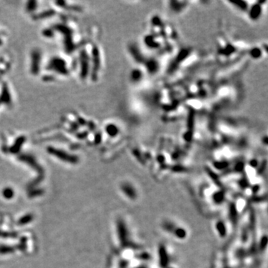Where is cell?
I'll return each mask as SVG.
<instances>
[{
    "label": "cell",
    "mask_w": 268,
    "mask_h": 268,
    "mask_svg": "<svg viewBox=\"0 0 268 268\" xmlns=\"http://www.w3.org/2000/svg\"><path fill=\"white\" fill-rule=\"evenodd\" d=\"M189 3V2L184 1H170L168 2V7L172 11V13L179 14L187 8Z\"/></svg>",
    "instance_id": "cell-2"
},
{
    "label": "cell",
    "mask_w": 268,
    "mask_h": 268,
    "mask_svg": "<svg viewBox=\"0 0 268 268\" xmlns=\"http://www.w3.org/2000/svg\"><path fill=\"white\" fill-rule=\"evenodd\" d=\"M4 195L5 196V197H11L13 195V192L11 189H6L4 191Z\"/></svg>",
    "instance_id": "cell-3"
},
{
    "label": "cell",
    "mask_w": 268,
    "mask_h": 268,
    "mask_svg": "<svg viewBox=\"0 0 268 268\" xmlns=\"http://www.w3.org/2000/svg\"><path fill=\"white\" fill-rule=\"evenodd\" d=\"M267 4V1H254L250 2V7L247 15L251 21L256 22L261 19L264 12V8Z\"/></svg>",
    "instance_id": "cell-1"
}]
</instances>
